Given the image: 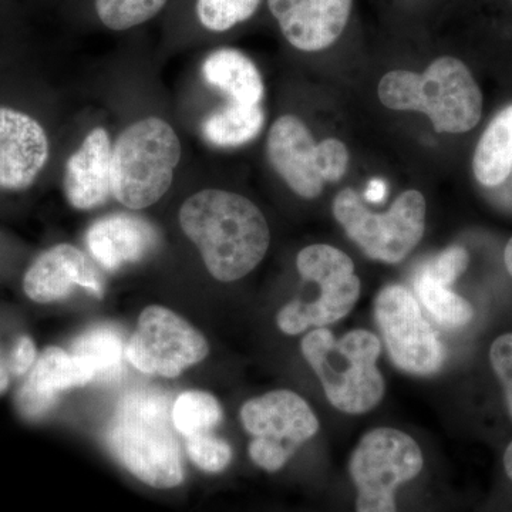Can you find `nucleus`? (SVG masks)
<instances>
[{"mask_svg":"<svg viewBox=\"0 0 512 512\" xmlns=\"http://www.w3.org/2000/svg\"><path fill=\"white\" fill-rule=\"evenodd\" d=\"M76 288L93 295L104 292L103 279L79 248L59 244L37 256L23 276V291L30 301L46 305L69 298Z\"/></svg>","mask_w":512,"mask_h":512,"instance_id":"2eb2a0df","label":"nucleus"},{"mask_svg":"<svg viewBox=\"0 0 512 512\" xmlns=\"http://www.w3.org/2000/svg\"><path fill=\"white\" fill-rule=\"evenodd\" d=\"M504 261L508 272H510V275L512 276V238L508 241L507 247H505Z\"/></svg>","mask_w":512,"mask_h":512,"instance_id":"72a5a7b5","label":"nucleus"},{"mask_svg":"<svg viewBox=\"0 0 512 512\" xmlns=\"http://www.w3.org/2000/svg\"><path fill=\"white\" fill-rule=\"evenodd\" d=\"M180 160V138L167 121L131 124L111 147V195L128 210L151 207L170 190Z\"/></svg>","mask_w":512,"mask_h":512,"instance_id":"39448f33","label":"nucleus"},{"mask_svg":"<svg viewBox=\"0 0 512 512\" xmlns=\"http://www.w3.org/2000/svg\"><path fill=\"white\" fill-rule=\"evenodd\" d=\"M10 370L8 366V357L0 352V396L8 390L10 384Z\"/></svg>","mask_w":512,"mask_h":512,"instance_id":"2f4dec72","label":"nucleus"},{"mask_svg":"<svg viewBox=\"0 0 512 512\" xmlns=\"http://www.w3.org/2000/svg\"><path fill=\"white\" fill-rule=\"evenodd\" d=\"M268 157L289 188L306 200L322 194L325 183H338L349 164V151L342 141L326 138L316 144L309 128L291 114L272 124Z\"/></svg>","mask_w":512,"mask_h":512,"instance_id":"9d476101","label":"nucleus"},{"mask_svg":"<svg viewBox=\"0 0 512 512\" xmlns=\"http://www.w3.org/2000/svg\"><path fill=\"white\" fill-rule=\"evenodd\" d=\"M173 0H90L94 19L111 32H127L157 18Z\"/></svg>","mask_w":512,"mask_h":512,"instance_id":"b1692460","label":"nucleus"},{"mask_svg":"<svg viewBox=\"0 0 512 512\" xmlns=\"http://www.w3.org/2000/svg\"><path fill=\"white\" fill-rule=\"evenodd\" d=\"M289 45L302 52L332 46L348 25L353 0H266Z\"/></svg>","mask_w":512,"mask_h":512,"instance_id":"4468645a","label":"nucleus"},{"mask_svg":"<svg viewBox=\"0 0 512 512\" xmlns=\"http://www.w3.org/2000/svg\"><path fill=\"white\" fill-rule=\"evenodd\" d=\"M380 340L356 329L336 339L330 330L316 328L302 340L306 362L318 375L326 397L340 412H370L384 396V380L377 369Z\"/></svg>","mask_w":512,"mask_h":512,"instance_id":"20e7f679","label":"nucleus"},{"mask_svg":"<svg viewBox=\"0 0 512 512\" xmlns=\"http://www.w3.org/2000/svg\"><path fill=\"white\" fill-rule=\"evenodd\" d=\"M181 229L200 252L205 268L220 282H235L261 264L271 244L262 211L231 191L204 190L184 201Z\"/></svg>","mask_w":512,"mask_h":512,"instance_id":"f257e3e1","label":"nucleus"},{"mask_svg":"<svg viewBox=\"0 0 512 512\" xmlns=\"http://www.w3.org/2000/svg\"><path fill=\"white\" fill-rule=\"evenodd\" d=\"M468 252L463 247H450L440 252L421 268L429 272L437 281L448 286L454 284L464 274L468 266Z\"/></svg>","mask_w":512,"mask_h":512,"instance_id":"cd10ccee","label":"nucleus"},{"mask_svg":"<svg viewBox=\"0 0 512 512\" xmlns=\"http://www.w3.org/2000/svg\"><path fill=\"white\" fill-rule=\"evenodd\" d=\"M185 451L198 470L208 474H220L232 461V448L227 440L214 433H201L185 439Z\"/></svg>","mask_w":512,"mask_h":512,"instance_id":"bb28decb","label":"nucleus"},{"mask_svg":"<svg viewBox=\"0 0 512 512\" xmlns=\"http://www.w3.org/2000/svg\"><path fill=\"white\" fill-rule=\"evenodd\" d=\"M491 366L503 384L508 410L512 417V333L495 339L490 350Z\"/></svg>","mask_w":512,"mask_h":512,"instance_id":"c85d7f7f","label":"nucleus"},{"mask_svg":"<svg viewBox=\"0 0 512 512\" xmlns=\"http://www.w3.org/2000/svg\"><path fill=\"white\" fill-rule=\"evenodd\" d=\"M96 380L94 370L82 357L59 346H49L20 386L16 403L28 419H40L55 407L59 394L79 389Z\"/></svg>","mask_w":512,"mask_h":512,"instance_id":"dca6fc26","label":"nucleus"},{"mask_svg":"<svg viewBox=\"0 0 512 512\" xmlns=\"http://www.w3.org/2000/svg\"><path fill=\"white\" fill-rule=\"evenodd\" d=\"M210 345L187 319L161 305L147 306L126 345V359L147 376L175 379L202 360Z\"/></svg>","mask_w":512,"mask_h":512,"instance_id":"9b49d317","label":"nucleus"},{"mask_svg":"<svg viewBox=\"0 0 512 512\" xmlns=\"http://www.w3.org/2000/svg\"><path fill=\"white\" fill-rule=\"evenodd\" d=\"M64 194L69 204L80 211L94 210L109 200L111 143L106 128H93L67 161Z\"/></svg>","mask_w":512,"mask_h":512,"instance_id":"f3484780","label":"nucleus"},{"mask_svg":"<svg viewBox=\"0 0 512 512\" xmlns=\"http://www.w3.org/2000/svg\"><path fill=\"white\" fill-rule=\"evenodd\" d=\"M262 0H192V18L208 33H225L255 15Z\"/></svg>","mask_w":512,"mask_h":512,"instance_id":"a878e982","label":"nucleus"},{"mask_svg":"<svg viewBox=\"0 0 512 512\" xmlns=\"http://www.w3.org/2000/svg\"><path fill=\"white\" fill-rule=\"evenodd\" d=\"M72 353L89 363L96 380L113 379L120 372L121 360L126 356V346H123L114 330L97 328L83 333L74 342Z\"/></svg>","mask_w":512,"mask_h":512,"instance_id":"393cba45","label":"nucleus"},{"mask_svg":"<svg viewBox=\"0 0 512 512\" xmlns=\"http://www.w3.org/2000/svg\"><path fill=\"white\" fill-rule=\"evenodd\" d=\"M375 316L387 352L403 372L433 375L443 366L446 350L404 286H384L376 298Z\"/></svg>","mask_w":512,"mask_h":512,"instance_id":"f8f14e48","label":"nucleus"},{"mask_svg":"<svg viewBox=\"0 0 512 512\" xmlns=\"http://www.w3.org/2000/svg\"><path fill=\"white\" fill-rule=\"evenodd\" d=\"M387 195V184L382 180H372L367 185L365 200L369 202H382Z\"/></svg>","mask_w":512,"mask_h":512,"instance_id":"7c9ffc66","label":"nucleus"},{"mask_svg":"<svg viewBox=\"0 0 512 512\" xmlns=\"http://www.w3.org/2000/svg\"><path fill=\"white\" fill-rule=\"evenodd\" d=\"M239 419L251 437L249 458L266 473L282 470L319 430L318 417L309 404L291 390H274L248 400Z\"/></svg>","mask_w":512,"mask_h":512,"instance_id":"1a4fd4ad","label":"nucleus"},{"mask_svg":"<svg viewBox=\"0 0 512 512\" xmlns=\"http://www.w3.org/2000/svg\"><path fill=\"white\" fill-rule=\"evenodd\" d=\"M504 467L507 471L508 477L512 480V443L508 446L504 454Z\"/></svg>","mask_w":512,"mask_h":512,"instance_id":"473e14b6","label":"nucleus"},{"mask_svg":"<svg viewBox=\"0 0 512 512\" xmlns=\"http://www.w3.org/2000/svg\"><path fill=\"white\" fill-rule=\"evenodd\" d=\"M157 241L153 225L130 214L107 215L86 232L90 254L109 272L146 258L157 247Z\"/></svg>","mask_w":512,"mask_h":512,"instance_id":"a211bd4d","label":"nucleus"},{"mask_svg":"<svg viewBox=\"0 0 512 512\" xmlns=\"http://www.w3.org/2000/svg\"><path fill=\"white\" fill-rule=\"evenodd\" d=\"M473 171L485 187L503 184L512 173V104L485 128L474 153Z\"/></svg>","mask_w":512,"mask_h":512,"instance_id":"aec40b11","label":"nucleus"},{"mask_svg":"<svg viewBox=\"0 0 512 512\" xmlns=\"http://www.w3.org/2000/svg\"><path fill=\"white\" fill-rule=\"evenodd\" d=\"M419 444L403 431L376 429L359 441L350 457L356 512H397L396 494L423 470Z\"/></svg>","mask_w":512,"mask_h":512,"instance_id":"6e6552de","label":"nucleus"},{"mask_svg":"<svg viewBox=\"0 0 512 512\" xmlns=\"http://www.w3.org/2000/svg\"><path fill=\"white\" fill-rule=\"evenodd\" d=\"M205 82L227 94L231 103L261 104L264 82L258 67L234 47H221L205 57L201 67Z\"/></svg>","mask_w":512,"mask_h":512,"instance_id":"6ab92c4d","label":"nucleus"},{"mask_svg":"<svg viewBox=\"0 0 512 512\" xmlns=\"http://www.w3.org/2000/svg\"><path fill=\"white\" fill-rule=\"evenodd\" d=\"M221 420L222 407L217 397L202 390L181 393L171 409V423L184 439L195 434L211 433Z\"/></svg>","mask_w":512,"mask_h":512,"instance_id":"5701e85b","label":"nucleus"},{"mask_svg":"<svg viewBox=\"0 0 512 512\" xmlns=\"http://www.w3.org/2000/svg\"><path fill=\"white\" fill-rule=\"evenodd\" d=\"M377 93L389 109L427 114L437 133H467L483 114V94L473 74L451 56L434 60L423 74L387 73Z\"/></svg>","mask_w":512,"mask_h":512,"instance_id":"7ed1b4c3","label":"nucleus"},{"mask_svg":"<svg viewBox=\"0 0 512 512\" xmlns=\"http://www.w3.org/2000/svg\"><path fill=\"white\" fill-rule=\"evenodd\" d=\"M333 215L369 258L384 264L402 262L421 241L426 227V200L420 191H404L384 214L370 211L353 188L333 201Z\"/></svg>","mask_w":512,"mask_h":512,"instance_id":"423d86ee","label":"nucleus"},{"mask_svg":"<svg viewBox=\"0 0 512 512\" xmlns=\"http://www.w3.org/2000/svg\"><path fill=\"white\" fill-rule=\"evenodd\" d=\"M49 160V138L39 121L0 106V188L23 191L35 183Z\"/></svg>","mask_w":512,"mask_h":512,"instance_id":"ddd939ff","label":"nucleus"},{"mask_svg":"<svg viewBox=\"0 0 512 512\" xmlns=\"http://www.w3.org/2000/svg\"><path fill=\"white\" fill-rule=\"evenodd\" d=\"M414 289L424 308L441 325L447 328H461L473 319V306L456 292L451 291L450 286L437 281L423 268L417 272Z\"/></svg>","mask_w":512,"mask_h":512,"instance_id":"4be33fe9","label":"nucleus"},{"mask_svg":"<svg viewBox=\"0 0 512 512\" xmlns=\"http://www.w3.org/2000/svg\"><path fill=\"white\" fill-rule=\"evenodd\" d=\"M170 420L165 397L133 392L121 399L107 427V447L117 463L156 490H173L185 480L183 457Z\"/></svg>","mask_w":512,"mask_h":512,"instance_id":"f03ea898","label":"nucleus"},{"mask_svg":"<svg viewBox=\"0 0 512 512\" xmlns=\"http://www.w3.org/2000/svg\"><path fill=\"white\" fill-rule=\"evenodd\" d=\"M265 114L261 104L229 103L215 111L202 124V136L211 146L239 147L254 140L264 128Z\"/></svg>","mask_w":512,"mask_h":512,"instance_id":"412c9836","label":"nucleus"},{"mask_svg":"<svg viewBox=\"0 0 512 512\" xmlns=\"http://www.w3.org/2000/svg\"><path fill=\"white\" fill-rule=\"evenodd\" d=\"M37 349L35 342L28 335L20 336L10 350L8 366L10 375L16 377L28 376L37 360Z\"/></svg>","mask_w":512,"mask_h":512,"instance_id":"c756f323","label":"nucleus"},{"mask_svg":"<svg viewBox=\"0 0 512 512\" xmlns=\"http://www.w3.org/2000/svg\"><path fill=\"white\" fill-rule=\"evenodd\" d=\"M299 274L315 282L320 295L315 301L286 303L276 315V325L285 335L295 336L311 328H325L348 316L360 296V279L345 252L330 245H311L296 258Z\"/></svg>","mask_w":512,"mask_h":512,"instance_id":"0eeeda50","label":"nucleus"}]
</instances>
